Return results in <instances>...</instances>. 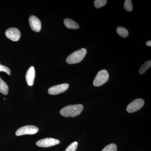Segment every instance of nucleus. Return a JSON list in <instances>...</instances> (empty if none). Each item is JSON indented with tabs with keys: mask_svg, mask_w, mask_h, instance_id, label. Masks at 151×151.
<instances>
[{
	"mask_svg": "<svg viewBox=\"0 0 151 151\" xmlns=\"http://www.w3.org/2000/svg\"><path fill=\"white\" fill-rule=\"evenodd\" d=\"M151 66V61L149 60L145 62L143 65H142L139 70V73L140 74H144L146 71L150 68Z\"/></svg>",
	"mask_w": 151,
	"mask_h": 151,
	"instance_id": "nucleus-13",
	"label": "nucleus"
},
{
	"mask_svg": "<svg viewBox=\"0 0 151 151\" xmlns=\"http://www.w3.org/2000/svg\"><path fill=\"white\" fill-rule=\"evenodd\" d=\"M145 101L142 99H136L127 106V111L128 113H133L142 108Z\"/></svg>",
	"mask_w": 151,
	"mask_h": 151,
	"instance_id": "nucleus-5",
	"label": "nucleus"
},
{
	"mask_svg": "<svg viewBox=\"0 0 151 151\" xmlns=\"http://www.w3.org/2000/svg\"><path fill=\"white\" fill-rule=\"evenodd\" d=\"M87 53L86 49L81 48L70 55L66 58V61L68 64H76L81 62Z\"/></svg>",
	"mask_w": 151,
	"mask_h": 151,
	"instance_id": "nucleus-2",
	"label": "nucleus"
},
{
	"mask_svg": "<svg viewBox=\"0 0 151 151\" xmlns=\"http://www.w3.org/2000/svg\"><path fill=\"white\" fill-rule=\"evenodd\" d=\"M60 142L59 140L53 138H48L42 139L37 141L36 142L37 146L41 147H48L58 145Z\"/></svg>",
	"mask_w": 151,
	"mask_h": 151,
	"instance_id": "nucleus-6",
	"label": "nucleus"
},
{
	"mask_svg": "<svg viewBox=\"0 0 151 151\" xmlns=\"http://www.w3.org/2000/svg\"><path fill=\"white\" fill-rule=\"evenodd\" d=\"M6 37L13 41H18L21 37L19 30L16 28H10L6 31Z\"/></svg>",
	"mask_w": 151,
	"mask_h": 151,
	"instance_id": "nucleus-7",
	"label": "nucleus"
},
{
	"mask_svg": "<svg viewBox=\"0 0 151 151\" xmlns=\"http://www.w3.org/2000/svg\"><path fill=\"white\" fill-rule=\"evenodd\" d=\"M116 31L117 33L122 37L126 38L129 35V32L125 28L119 27L117 28Z\"/></svg>",
	"mask_w": 151,
	"mask_h": 151,
	"instance_id": "nucleus-14",
	"label": "nucleus"
},
{
	"mask_svg": "<svg viewBox=\"0 0 151 151\" xmlns=\"http://www.w3.org/2000/svg\"><path fill=\"white\" fill-rule=\"evenodd\" d=\"M0 72H4L7 73L9 75H10L11 70L9 68L5 65H1L0 63Z\"/></svg>",
	"mask_w": 151,
	"mask_h": 151,
	"instance_id": "nucleus-19",
	"label": "nucleus"
},
{
	"mask_svg": "<svg viewBox=\"0 0 151 151\" xmlns=\"http://www.w3.org/2000/svg\"><path fill=\"white\" fill-rule=\"evenodd\" d=\"M30 26L32 29L35 32H39L41 29V22L37 17L34 15L30 17L29 20Z\"/></svg>",
	"mask_w": 151,
	"mask_h": 151,
	"instance_id": "nucleus-9",
	"label": "nucleus"
},
{
	"mask_svg": "<svg viewBox=\"0 0 151 151\" xmlns=\"http://www.w3.org/2000/svg\"><path fill=\"white\" fill-rule=\"evenodd\" d=\"M146 45H147V46H149V47H151V41H147V42H146Z\"/></svg>",
	"mask_w": 151,
	"mask_h": 151,
	"instance_id": "nucleus-20",
	"label": "nucleus"
},
{
	"mask_svg": "<svg viewBox=\"0 0 151 151\" xmlns=\"http://www.w3.org/2000/svg\"><path fill=\"white\" fill-rule=\"evenodd\" d=\"M106 0H95L94 2V6L97 9H99L105 6L107 4Z\"/></svg>",
	"mask_w": 151,
	"mask_h": 151,
	"instance_id": "nucleus-16",
	"label": "nucleus"
},
{
	"mask_svg": "<svg viewBox=\"0 0 151 151\" xmlns=\"http://www.w3.org/2000/svg\"><path fill=\"white\" fill-rule=\"evenodd\" d=\"M84 109L81 104L68 105L60 111V114L63 117H75L81 114Z\"/></svg>",
	"mask_w": 151,
	"mask_h": 151,
	"instance_id": "nucleus-1",
	"label": "nucleus"
},
{
	"mask_svg": "<svg viewBox=\"0 0 151 151\" xmlns=\"http://www.w3.org/2000/svg\"><path fill=\"white\" fill-rule=\"evenodd\" d=\"M78 145V142H76L71 143L70 145L67 147L65 151H76Z\"/></svg>",
	"mask_w": 151,
	"mask_h": 151,
	"instance_id": "nucleus-18",
	"label": "nucleus"
},
{
	"mask_svg": "<svg viewBox=\"0 0 151 151\" xmlns=\"http://www.w3.org/2000/svg\"><path fill=\"white\" fill-rule=\"evenodd\" d=\"M69 87L68 84H63L52 86L48 90L49 94L51 95H57L63 93Z\"/></svg>",
	"mask_w": 151,
	"mask_h": 151,
	"instance_id": "nucleus-8",
	"label": "nucleus"
},
{
	"mask_svg": "<svg viewBox=\"0 0 151 151\" xmlns=\"http://www.w3.org/2000/svg\"><path fill=\"white\" fill-rule=\"evenodd\" d=\"M39 129L36 126L29 125L21 127L18 129L16 132L17 136H22L24 135H33L37 133Z\"/></svg>",
	"mask_w": 151,
	"mask_h": 151,
	"instance_id": "nucleus-4",
	"label": "nucleus"
},
{
	"mask_svg": "<svg viewBox=\"0 0 151 151\" xmlns=\"http://www.w3.org/2000/svg\"><path fill=\"white\" fill-rule=\"evenodd\" d=\"M117 147L115 144H111L106 146L102 151H117Z\"/></svg>",
	"mask_w": 151,
	"mask_h": 151,
	"instance_id": "nucleus-17",
	"label": "nucleus"
},
{
	"mask_svg": "<svg viewBox=\"0 0 151 151\" xmlns=\"http://www.w3.org/2000/svg\"><path fill=\"white\" fill-rule=\"evenodd\" d=\"M8 92V86L0 77V92L4 95H7Z\"/></svg>",
	"mask_w": 151,
	"mask_h": 151,
	"instance_id": "nucleus-12",
	"label": "nucleus"
},
{
	"mask_svg": "<svg viewBox=\"0 0 151 151\" xmlns=\"http://www.w3.org/2000/svg\"><path fill=\"white\" fill-rule=\"evenodd\" d=\"M124 7L127 12H132L133 7L132 1L131 0H126L124 4Z\"/></svg>",
	"mask_w": 151,
	"mask_h": 151,
	"instance_id": "nucleus-15",
	"label": "nucleus"
},
{
	"mask_svg": "<svg viewBox=\"0 0 151 151\" xmlns=\"http://www.w3.org/2000/svg\"><path fill=\"white\" fill-rule=\"evenodd\" d=\"M109 78V75L107 70H100L98 72L93 81V85L100 86L106 83Z\"/></svg>",
	"mask_w": 151,
	"mask_h": 151,
	"instance_id": "nucleus-3",
	"label": "nucleus"
},
{
	"mask_svg": "<svg viewBox=\"0 0 151 151\" xmlns=\"http://www.w3.org/2000/svg\"><path fill=\"white\" fill-rule=\"evenodd\" d=\"M64 24L65 26L69 29H77L79 28L78 24L70 19H65Z\"/></svg>",
	"mask_w": 151,
	"mask_h": 151,
	"instance_id": "nucleus-11",
	"label": "nucleus"
},
{
	"mask_svg": "<svg viewBox=\"0 0 151 151\" xmlns=\"http://www.w3.org/2000/svg\"><path fill=\"white\" fill-rule=\"evenodd\" d=\"M35 76V69L33 66H31L29 68L26 74V80L29 86H32L33 85Z\"/></svg>",
	"mask_w": 151,
	"mask_h": 151,
	"instance_id": "nucleus-10",
	"label": "nucleus"
}]
</instances>
